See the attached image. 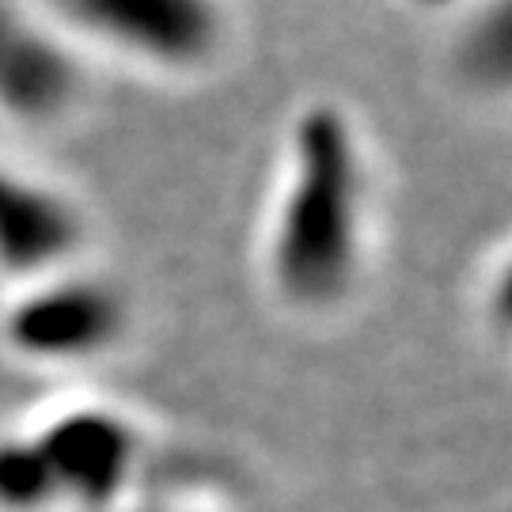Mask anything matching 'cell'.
<instances>
[{"instance_id": "obj_5", "label": "cell", "mask_w": 512, "mask_h": 512, "mask_svg": "<svg viewBox=\"0 0 512 512\" xmlns=\"http://www.w3.org/2000/svg\"><path fill=\"white\" fill-rule=\"evenodd\" d=\"M84 217L69 194L16 167H0V274L42 281L69 270Z\"/></svg>"}, {"instance_id": "obj_2", "label": "cell", "mask_w": 512, "mask_h": 512, "mask_svg": "<svg viewBox=\"0 0 512 512\" xmlns=\"http://www.w3.org/2000/svg\"><path fill=\"white\" fill-rule=\"evenodd\" d=\"M76 31L137 65L202 69L224 42L220 0H61Z\"/></svg>"}, {"instance_id": "obj_4", "label": "cell", "mask_w": 512, "mask_h": 512, "mask_svg": "<svg viewBox=\"0 0 512 512\" xmlns=\"http://www.w3.org/2000/svg\"><path fill=\"white\" fill-rule=\"evenodd\" d=\"M84 95L73 46L16 0H0V118L57 126Z\"/></svg>"}, {"instance_id": "obj_3", "label": "cell", "mask_w": 512, "mask_h": 512, "mask_svg": "<svg viewBox=\"0 0 512 512\" xmlns=\"http://www.w3.org/2000/svg\"><path fill=\"white\" fill-rule=\"evenodd\" d=\"M122 300L118 293L95 281L61 270L54 277L31 281V289L19 296L4 334L16 353L27 361H92L110 349L122 334Z\"/></svg>"}, {"instance_id": "obj_1", "label": "cell", "mask_w": 512, "mask_h": 512, "mask_svg": "<svg viewBox=\"0 0 512 512\" xmlns=\"http://www.w3.org/2000/svg\"><path fill=\"white\" fill-rule=\"evenodd\" d=\"M368 171L346 110L315 103L289 133L270 228V274L296 308H330L353 289L365 255Z\"/></svg>"}]
</instances>
